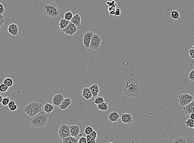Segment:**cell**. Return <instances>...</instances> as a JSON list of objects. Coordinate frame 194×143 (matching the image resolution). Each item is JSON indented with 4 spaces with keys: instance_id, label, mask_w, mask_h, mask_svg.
<instances>
[{
    "instance_id": "22",
    "label": "cell",
    "mask_w": 194,
    "mask_h": 143,
    "mask_svg": "<svg viewBox=\"0 0 194 143\" xmlns=\"http://www.w3.org/2000/svg\"><path fill=\"white\" fill-rule=\"evenodd\" d=\"M109 107L107 102H105L100 104H97V109L98 110L106 111L109 109Z\"/></svg>"
},
{
    "instance_id": "18",
    "label": "cell",
    "mask_w": 194,
    "mask_h": 143,
    "mask_svg": "<svg viewBox=\"0 0 194 143\" xmlns=\"http://www.w3.org/2000/svg\"><path fill=\"white\" fill-rule=\"evenodd\" d=\"M82 96L85 99L89 100L92 98V92L89 88L85 87L83 88L82 91Z\"/></svg>"
},
{
    "instance_id": "12",
    "label": "cell",
    "mask_w": 194,
    "mask_h": 143,
    "mask_svg": "<svg viewBox=\"0 0 194 143\" xmlns=\"http://www.w3.org/2000/svg\"><path fill=\"white\" fill-rule=\"evenodd\" d=\"M80 129L79 126L77 125H72L70 126V136L72 137H77L80 134Z\"/></svg>"
},
{
    "instance_id": "34",
    "label": "cell",
    "mask_w": 194,
    "mask_h": 143,
    "mask_svg": "<svg viewBox=\"0 0 194 143\" xmlns=\"http://www.w3.org/2000/svg\"><path fill=\"white\" fill-rule=\"evenodd\" d=\"M188 78L191 81H194V69H193L190 72L188 75Z\"/></svg>"
},
{
    "instance_id": "15",
    "label": "cell",
    "mask_w": 194,
    "mask_h": 143,
    "mask_svg": "<svg viewBox=\"0 0 194 143\" xmlns=\"http://www.w3.org/2000/svg\"><path fill=\"white\" fill-rule=\"evenodd\" d=\"M89 89L92 92V97H97L100 91L99 86L97 84H93L89 87Z\"/></svg>"
},
{
    "instance_id": "21",
    "label": "cell",
    "mask_w": 194,
    "mask_h": 143,
    "mask_svg": "<svg viewBox=\"0 0 194 143\" xmlns=\"http://www.w3.org/2000/svg\"><path fill=\"white\" fill-rule=\"evenodd\" d=\"M78 141L77 139L71 136L62 139V142L63 143H77Z\"/></svg>"
},
{
    "instance_id": "23",
    "label": "cell",
    "mask_w": 194,
    "mask_h": 143,
    "mask_svg": "<svg viewBox=\"0 0 194 143\" xmlns=\"http://www.w3.org/2000/svg\"><path fill=\"white\" fill-rule=\"evenodd\" d=\"M69 22L70 21L67 20L64 18V17H62L59 23V26L60 29L63 30L68 25Z\"/></svg>"
},
{
    "instance_id": "41",
    "label": "cell",
    "mask_w": 194,
    "mask_h": 143,
    "mask_svg": "<svg viewBox=\"0 0 194 143\" xmlns=\"http://www.w3.org/2000/svg\"><path fill=\"white\" fill-rule=\"evenodd\" d=\"M120 15H121V9L119 8L116 9L114 15L116 16H120Z\"/></svg>"
},
{
    "instance_id": "20",
    "label": "cell",
    "mask_w": 194,
    "mask_h": 143,
    "mask_svg": "<svg viewBox=\"0 0 194 143\" xmlns=\"http://www.w3.org/2000/svg\"><path fill=\"white\" fill-rule=\"evenodd\" d=\"M54 106L49 103H46L44 107V111L47 114L51 113L54 110Z\"/></svg>"
},
{
    "instance_id": "3",
    "label": "cell",
    "mask_w": 194,
    "mask_h": 143,
    "mask_svg": "<svg viewBox=\"0 0 194 143\" xmlns=\"http://www.w3.org/2000/svg\"><path fill=\"white\" fill-rule=\"evenodd\" d=\"M43 12L46 16L54 18L59 16L61 10L56 4L54 2H50L44 5L43 8Z\"/></svg>"
},
{
    "instance_id": "2",
    "label": "cell",
    "mask_w": 194,
    "mask_h": 143,
    "mask_svg": "<svg viewBox=\"0 0 194 143\" xmlns=\"http://www.w3.org/2000/svg\"><path fill=\"white\" fill-rule=\"evenodd\" d=\"M49 122V116L42 111L38 113L30 119V123L34 127L42 128L47 125Z\"/></svg>"
},
{
    "instance_id": "44",
    "label": "cell",
    "mask_w": 194,
    "mask_h": 143,
    "mask_svg": "<svg viewBox=\"0 0 194 143\" xmlns=\"http://www.w3.org/2000/svg\"><path fill=\"white\" fill-rule=\"evenodd\" d=\"M190 118H191V119H193V120H194V113H192V114H191L190 115Z\"/></svg>"
},
{
    "instance_id": "42",
    "label": "cell",
    "mask_w": 194,
    "mask_h": 143,
    "mask_svg": "<svg viewBox=\"0 0 194 143\" xmlns=\"http://www.w3.org/2000/svg\"><path fill=\"white\" fill-rule=\"evenodd\" d=\"M9 109H10V110L12 111H15V110H17V105H16V104H15L14 105L11 107Z\"/></svg>"
},
{
    "instance_id": "40",
    "label": "cell",
    "mask_w": 194,
    "mask_h": 143,
    "mask_svg": "<svg viewBox=\"0 0 194 143\" xmlns=\"http://www.w3.org/2000/svg\"><path fill=\"white\" fill-rule=\"evenodd\" d=\"M89 135L92 137V138H93V139H97V133L95 131L93 130V131L92 132V133Z\"/></svg>"
},
{
    "instance_id": "39",
    "label": "cell",
    "mask_w": 194,
    "mask_h": 143,
    "mask_svg": "<svg viewBox=\"0 0 194 143\" xmlns=\"http://www.w3.org/2000/svg\"><path fill=\"white\" fill-rule=\"evenodd\" d=\"M5 12V9L3 5L0 2V14L3 15Z\"/></svg>"
},
{
    "instance_id": "8",
    "label": "cell",
    "mask_w": 194,
    "mask_h": 143,
    "mask_svg": "<svg viewBox=\"0 0 194 143\" xmlns=\"http://www.w3.org/2000/svg\"><path fill=\"white\" fill-rule=\"evenodd\" d=\"M77 30V26L70 22L68 25L63 30V31L66 35L72 36L76 33Z\"/></svg>"
},
{
    "instance_id": "19",
    "label": "cell",
    "mask_w": 194,
    "mask_h": 143,
    "mask_svg": "<svg viewBox=\"0 0 194 143\" xmlns=\"http://www.w3.org/2000/svg\"><path fill=\"white\" fill-rule=\"evenodd\" d=\"M81 21V18L80 16L78 14H76L75 15L73 16L71 20L70 21V22L75 25L77 27L80 26Z\"/></svg>"
},
{
    "instance_id": "31",
    "label": "cell",
    "mask_w": 194,
    "mask_h": 143,
    "mask_svg": "<svg viewBox=\"0 0 194 143\" xmlns=\"http://www.w3.org/2000/svg\"><path fill=\"white\" fill-rule=\"evenodd\" d=\"M10 98L9 97H4L2 98L1 104H2V105L4 106H7L9 102H10Z\"/></svg>"
},
{
    "instance_id": "6",
    "label": "cell",
    "mask_w": 194,
    "mask_h": 143,
    "mask_svg": "<svg viewBox=\"0 0 194 143\" xmlns=\"http://www.w3.org/2000/svg\"><path fill=\"white\" fill-rule=\"evenodd\" d=\"M101 38L98 34H94L91 40L89 48L92 50L99 49L101 44Z\"/></svg>"
},
{
    "instance_id": "24",
    "label": "cell",
    "mask_w": 194,
    "mask_h": 143,
    "mask_svg": "<svg viewBox=\"0 0 194 143\" xmlns=\"http://www.w3.org/2000/svg\"><path fill=\"white\" fill-rule=\"evenodd\" d=\"M171 16L174 20H180V13L178 10H175L171 12Z\"/></svg>"
},
{
    "instance_id": "10",
    "label": "cell",
    "mask_w": 194,
    "mask_h": 143,
    "mask_svg": "<svg viewBox=\"0 0 194 143\" xmlns=\"http://www.w3.org/2000/svg\"><path fill=\"white\" fill-rule=\"evenodd\" d=\"M64 96L61 94L54 95L52 99V103L55 107H59L64 100Z\"/></svg>"
},
{
    "instance_id": "29",
    "label": "cell",
    "mask_w": 194,
    "mask_h": 143,
    "mask_svg": "<svg viewBox=\"0 0 194 143\" xmlns=\"http://www.w3.org/2000/svg\"><path fill=\"white\" fill-rule=\"evenodd\" d=\"M9 87L3 83L0 84V92L5 93L8 91Z\"/></svg>"
},
{
    "instance_id": "1",
    "label": "cell",
    "mask_w": 194,
    "mask_h": 143,
    "mask_svg": "<svg viewBox=\"0 0 194 143\" xmlns=\"http://www.w3.org/2000/svg\"><path fill=\"white\" fill-rule=\"evenodd\" d=\"M122 90L125 95L128 97H138L140 93L139 82L138 80L134 78L128 79L123 82Z\"/></svg>"
},
{
    "instance_id": "35",
    "label": "cell",
    "mask_w": 194,
    "mask_h": 143,
    "mask_svg": "<svg viewBox=\"0 0 194 143\" xmlns=\"http://www.w3.org/2000/svg\"><path fill=\"white\" fill-rule=\"evenodd\" d=\"M5 22V19L4 16L0 14V28L3 26Z\"/></svg>"
},
{
    "instance_id": "45",
    "label": "cell",
    "mask_w": 194,
    "mask_h": 143,
    "mask_svg": "<svg viewBox=\"0 0 194 143\" xmlns=\"http://www.w3.org/2000/svg\"><path fill=\"white\" fill-rule=\"evenodd\" d=\"M2 98H3V97H2V95H1L0 94V104H1V102H2Z\"/></svg>"
},
{
    "instance_id": "32",
    "label": "cell",
    "mask_w": 194,
    "mask_h": 143,
    "mask_svg": "<svg viewBox=\"0 0 194 143\" xmlns=\"http://www.w3.org/2000/svg\"><path fill=\"white\" fill-rule=\"evenodd\" d=\"M86 139L87 143H95L97 141V139H93L89 135H87Z\"/></svg>"
},
{
    "instance_id": "28",
    "label": "cell",
    "mask_w": 194,
    "mask_h": 143,
    "mask_svg": "<svg viewBox=\"0 0 194 143\" xmlns=\"http://www.w3.org/2000/svg\"><path fill=\"white\" fill-rule=\"evenodd\" d=\"M73 14L72 12L70 11H67L64 14V18L67 20L70 21L73 17Z\"/></svg>"
},
{
    "instance_id": "17",
    "label": "cell",
    "mask_w": 194,
    "mask_h": 143,
    "mask_svg": "<svg viewBox=\"0 0 194 143\" xmlns=\"http://www.w3.org/2000/svg\"><path fill=\"white\" fill-rule=\"evenodd\" d=\"M120 117V115L117 112L114 111L109 114L108 118L109 120L111 122H117Z\"/></svg>"
},
{
    "instance_id": "7",
    "label": "cell",
    "mask_w": 194,
    "mask_h": 143,
    "mask_svg": "<svg viewBox=\"0 0 194 143\" xmlns=\"http://www.w3.org/2000/svg\"><path fill=\"white\" fill-rule=\"evenodd\" d=\"M58 135L62 140L70 136V125L65 124L61 125L58 131Z\"/></svg>"
},
{
    "instance_id": "9",
    "label": "cell",
    "mask_w": 194,
    "mask_h": 143,
    "mask_svg": "<svg viewBox=\"0 0 194 143\" xmlns=\"http://www.w3.org/2000/svg\"><path fill=\"white\" fill-rule=\"evenodd\" d=\"M94 34L93 32H86L84 34L83 38V44L87 49L89 48L91 40Z\"/></svg>"
},
{
    "instance_id": "27",
    "label": "cell",
    "mask_w": 194,
    "mask_h": 143,
    "mask_svg": "<svg viewBox=\"0 0 194 143\" xmlns=\"http://www.w3.org/2000/svg\"><path fill=\"white\" fill-rule=\"evenodd\" d=\"M185 124L187 127L191 128H193L194 127V120L193 119L189 118L187 119V121L185 122Z\"/></svg>"
},
{
    "instance_id": "36",
    "label": "cell",
    "mask_w": 194,
    "mask_h": 143,
    "mask_svg": "<svg viewBox=\"0 0 194 143\" xmlns=\"http://www.w3.org/2000/svg\"><path fill=\"white\" fill-rule=\"evenodd\" d=\"M189 53L190 57L193 59L194 58V45L193 46L192 48L189 50Z\"/></svg>"
},
{
    "instance_id": "13",
    "label": "cell",
    "mask_w": 194,
    "mask_h": 143,
    "mask_svg": "<svg viewBox=\"0 0 194 143\" xmlns=\"http://www.w3.org/2000/svg\"><path fill=\"white\" fill-rule=\"evenodd\" d=\"M7 30L9 33L11 35L13 36H15L17 35L18 34V27L15 24H12L9 25Z\"/></svg>"
},
{
    "instance_id": "38",
    "label": "cell",
    "mask_w": 194,
    "mask_h": 143,
    "mask_svg": "<svg viewBox=\"0 0 194 143\" xmlns=\"http://www.w3.org/2000/svg\"><path fill=\"white\" fill-rule=\"evenodd\" d=\"M78 143H87L86 137H81L78 140Z\"/></svg>"
},
{
    "instance_id": "11",
    "label": "cell",
    "mask_w": 194,
    "mask_h": 143,
    "mask_svg": "<svg viewBox=\"0 0 194 143\" xmlns=\"http://www.w3.org/2000/svg\"><path fill=\"white\" fill-rule=\"evenodd\" d=\"M183 108L186 114L190 115L191 114L194 113V100H193L188 104H187Z\"/></svg>"
},
{
    "instance_id": "30",
    "label": "cell",
    "mask_w": 194,
    "mask_h": 143,
    "mask_svg": "<svg viewBox=\"0 0 194 143\" xmlns=\"http://www.w3.org/2000/svg\"><path fill=\"white\" fill-rule=\"evenodd\" d=\"M104 102V99L102 97H99L96 98L93 102V104H99Z\"/></svg>"
},
{
    "instance_id": "5",
    "label": "cell",
    "mask_w": 194,
    "mask_h": 143,
    "mask_svg": "<svg viewBox=\"0 0 194 143\" xmlns=\"http://www.w3.org/2000/svg\"><path fill=\"white\" fill-rule=\"evenodd\" d=\"M194 100L193 96L188 94H182L178 96V104L184 107Z\"/></svg>"
},
{
    "instance_id": "37",
    "label": "cell",
    "mask_w": 194,
    "mask_h": 143,
    "mask_svg": "<svg viewBox=\"0 0 194 143\" xmlns=\"http://www.w3.org/2000/svg\"><path fill=\"white\" fill-rule=\"evenodd\" d=\"M186 139L187 143H194V137L193 136H189Z\"/></svg>"
},
{
    "instance_id": "33",
    "label": "cell",
    "mask_w": 194,
    "mask_h": 143,
    "mask_svg": "<svg viewBox=\"0 0 194 143\" xmlns=\"http://www.w3.org/2000/svg\"><path fill=\"white\" fill-rule=\"evenodd\" d=\"M94 130L92 127L90 126H87L84 129V133L86 135H89Z\"/></svg>"
},
{
    "instance_id": "4",
    "label": "cell",
    "mask_w": 194,
    "mask_h": 143,
    "mask_svg": "<svg viewBox=\"0 0 194 143\" xmlns=\"http://www.w3.org/2000/svg\"><path fill=\"white\" fill-rule=\"evenodd\" d=\"M42 104L39 102H32L24 107V111L26 114L32 118L42 111Z\"/></svg>"
},
{
    "instance_id": "16",
    "label": "cell",
    "mask_w": 194,
    "mask_h": 143,
    "mask_svg": "<svg viewBox=\"0 0 194 143\" xmlns=\"http://www.w3.org/2000/svg\"><path fill=\"white\" fill-rule=\"evenodd\" d=\"M71 104V99L69 97H68L67 98L64 99V100L59 107L61 110H64L65 109H67L68 107Z\"/></svg>"
},
{
    "instance_id": "25",
    "label": "cell",
    "mask_w": 194,
    "mask_h": 143,
    "mask_svg": "<svg viewBox=\"0 0 194 143\" xmlns=\"http://www.w3.org/2000/svg\"><path fill=\"white\" fill-rule=\"evenodd\" d=\"M3 83L9 87H10L13 85L14 82L12 78L9 77H7L4 80Z\"/></svg>"
},
{
    "instance_id": "14",
    "label": "cell",
    "mask_w": 194,
    "mask_h": 143,
    "mask_svg": "<svg viewBox=\"0 0 194 143\" xmlns=\"http://www.w3.org/2000/svg\"><path fill=\"white\" fill-rule=\"evenodd\" d=\"M121 120L123 123L129 124L132 123L133 118L129 113H123L121 115Z\"/></svg>"
},
{
    "instance_id": "43",
    "label": "cell",
    "mask_w": 194,
    "mask_h": 143,
    "mask_svg": "<svg viewBox=\"0 0 194 143\" xmlns=\"http://www.w3.org/2000/svg\"><path fill=\"white\" fill-rule=\"evenodd\" d=\"M15 104V102H14L13 101H10V102H9L7 106H8L9 108H10L11 107L14 105Z\"/></svg>"
},
{
    "instance_id": "26",
    "label": "cell",
    "mask_w": 194,
    "mask_h": 143,
    "mask_svg": "<svg viewBox=\"0 0 194 143\" xmlns=\"http://www.w3.org/2000/svg\"><path fill=\"white\" fill-rule=\"evenodd\" d=\"M173 143H187L186 139L184 137H178L173 140Z\"/></svg>"
}]
</instances>
